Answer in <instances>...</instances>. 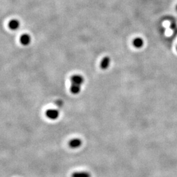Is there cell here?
I'll return each instance as SVG.
<instances>
[{
    "mask_svg": "<svg viewBox=\"0 0 177 177\" xmlns=\"http://www.w3.org/2000/svg\"><path fill=\"white\" fill-rule=\"evenodd\" d=\"M19 41L23 46H28L32 42V37L29 34H23L20 37Z\"/></svg>",
    "mask_w": 177,
    "mask_h": 177,
    "instance_id": "6da1fadb",
    "label": "cell"
},
{
    "mask_svg": "<svg viewBox=\"0 0 177 177\" xmlns=\"http://www.w3.org/2000/svg\"><path fill=\"white\" fill-rule=\"evenodd\" d=\"M8 26H9V29L13 31L17 30L20 28V27H21V22L19 21V20L17 18L11 19L9 22V23H8Z\"/></svg>",
    "mask_w": 177,
    "mask_h": 177,
    "instance_id": "7a4b0ae2",
    "label": "cell"
},
{
    "mask_svg": "<svg viewBox=\"0 0 177 177\" xmlns=\"http://www.w3.org/2000/svg\"><path fill=\"white\" fill-rule=\"evenodd\" d=\"M59 112L55 109H49L45 112V115L47 117L50 119H57L59 117Z\"/></svg>",
    "mask_w": 177,
    "mask_h": 177,
    "instance_id": "3957f363",
    "label": "cell"
},
{
    "mask_svg": "<svg viewBox=\"0 0 177 177\" xmlns=\"http://www.w3.org/2000/svg\"><path fill=\"white\" fill-rule=\"evenodd\" d=\"M70 82L73 84H77V85H82L84 82V78L81 75L75 74L73 75L70 78Z\"/></svg>",
    "mask_w": 177,
    "mask_h": 177,
    "instance_id": "277c9868",
    "label": "cell"
},
{
    "mask_svg": "<svg viewBox=\"0 0 177 177\" xmlns=\"http://www.w3.org/2000/svg\"><path fill=\"white\" fill-rule=\"evenodd\" d=\"M82 145V140L80 139H73L68 142V146L71 148H78Z\"/></svg>",
    "mask_w": 177,
    "mask_h": 177,
    "instance_id": "5b68a950",
    "label": "cell"
},
{
    "mask_svg": "<svg viewBox=\"0 0 177 177\" xmlns=\"http://www.w3.org/2000/svg\"><path fill=\"white\" fill-rule=\"evenodd\" d=\"M110 63V58L109 57H104L103 59L100 62V68L102 70H106L107 68L109 67Z\"/></svg>",
    "mask_w": 177,
    "mask_h": 177,
    "instance_id": "8992f818",
    "label": "cell"
},
{
    "mask_svg": "<svg viewBox=\"0 0 177 177\" xmlns=\"http://www.w3.org/2000/svg\"><path fill=\"white\" fill-rule=\"evenodd\" d=\"M71 177H91V175L88 172L78 171L73 172Z\"/></svg>",
    "mask_w": 177,
    "mask_h": 177,
    "instance_id": "52a82bcc",
    "label": "cell"
},
{
    "mask_svg": "<svg viewBox=\"0 0 177 177\" xmlns=\"http://www.w3.org/2000/svg\"><path fill=\"white\" fill-rule=\"evenodd\" d=\"M70 90L72 94H74V95L78 94L79 92L81 91V85H77V84L72 83Z\"/></svg>",
    "mask_w": 177,
    "mask_h": 177,
    "instance_id": "ba28073f",
    "label": "cell"
},
{
    "mask_svg": "<svg viewBox=\"0 0 177 177\" xmlns=\"http://www.w3.org/2000/svg\"><path fill=\"white\" fill-rule=\"evenodd\" d=\"M132 44H133L134 47L139 49V48H141L143 46L144 41L141 38H136L133 40V42H132Z\"/></svg>",
    "mask_w": 177,
    "mask_h": 177,
    "instance_id": "9c48e42d",
    "label": "cell"
},
{
    "mask_svg": "<svg viewBox=\"0 0 177 177\" xmlns=\"http://www.w3.org/2000/svg\"><path fill=\"white\" fill-rule=\"evenodd\" d=\"M176 11H177V5H176Z\"/></svg>",
    "mask_w": 177,
    "mask_h": 177,
    "instance_id": "30bf717a",
    "label": "cell"
},
{
    "mask_svg": "<svg viewBox=\"0 0 177 177\" xmlns=\"http://www.w3.org/2000/svg\"><path fill=\"white\" fill-rule=\"evenodd\" d=\"M176 51H177V48H176Z\"/></svg>",
    "mask_w": 177,
    "mask_h": 177,
    "instance_id": "8fae6325",
    "label": "cell"
}]
</instances>
